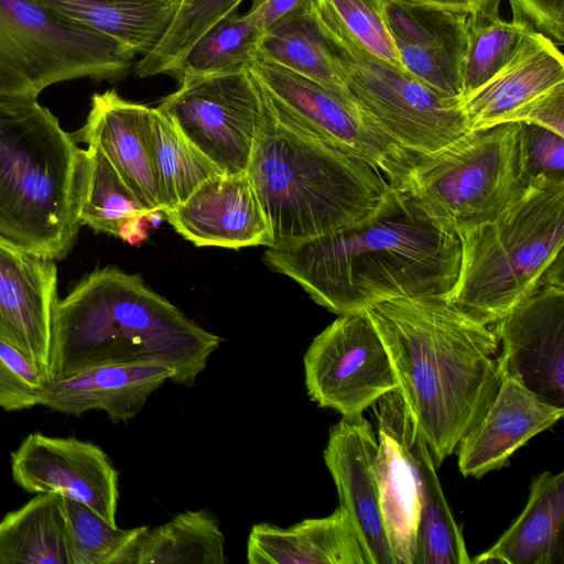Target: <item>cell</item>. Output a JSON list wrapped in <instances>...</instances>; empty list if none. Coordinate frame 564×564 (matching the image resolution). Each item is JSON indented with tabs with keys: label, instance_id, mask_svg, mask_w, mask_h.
I'll return each mask as SVG.
<instances>
[{
	"label": "cell",
	"instance_id": "cell-1",
	"mask_svg": "<svg viewBox=\"0 0 564 564\" xmlns=\"http://www.w3.org/2000/svg\"><path fill=\"white\" fill-rule=\"evenodd\" d=\"M263 260L337 315L389 300L446 296L460 263V242L399 189L389 187L362 218L307 240L268 247Z\"/></svg>",
	"mask_w": 564,
	"mask_h": 564
},
{
	"label": "cell",
	"instance_id": "cell-2",
	"mask_svg": "<svg viewBox=\"0 0 564 564\" xmlns=\"http://www.w3.org/2000/svg\"><path fill=\"white\" fill-rule=\"evenodd\" d=\"M364 312L438 468L498 392L497 337L490 326L441 294L393 299Z\"/></svg>",
	"mask_w": 564,
	"mask_h": 564
},
{
	"label": "cell",
	"instance_id": "cell-3",
	"mask_svg": "<svg viewBox=\"0 0 564 564\" xmlns=\"http://www.w3.org/2000/svg\"><path fill=\"white\" fill-rule=\"evenodd\" d=\"M221 339L151 290L140 275L98 269L57 300L48 379L106 365H159L194 386Z\"/></svg>",
	"mask_w": 564,
	"mask_h": 564
},
{
	"label": "cell",
	"instance_id": "cell-4",
	"mask_svg": "<svg viewBox=\"0 0 564 564\" xmlns=\"http://www.w3.org/2000/svg\"><path fill=\"white\" fill-rule=\"evenodd\" d=\"M262 91L263 119L247 175L269 224L271 247L322 236L366 216L389 187L386 176L302 129Z\"/></svg>",
	"mask_w": 564,
	"mask_h": 564
},
{
	"label": "cell",
	"instance_id": "cell-5",
	"mask_svg": "<svg viewBox=\"0 0 564 564\" xmlns=\"http://www.w3.org/2000/svg\"><path fill=\"white\" fill-rule=\"evenodd\" d=\"M34 98L0 97V237L62 260L77 237L91 156Z\"/></svg>",
	"mask_w": 564,
	"mask_h": 564
},
{
	"label": "cell",
	"instance_id": "cell-6",
	"mask_svg": "<svg viewBox=\"0 0 564 564\" xmlns=\"http://www.w3.org/2000/svg\"><path fill=\"white\" fill-rule=\"evenodd\" d=\"M455 234L460 263L446 297L491 326L544 284L564 282V178H530L497 217Z\"/></svg>",
	"mask_w": 564,
	"mask_h": 564
},
{
	"label": "cell",
	"instance_id": "cell-7",
	"mask_svg": "<svg viewBox=\"0 0 564 564\" xmlns=\"http://www.w3.org/2000/svg\"><path fill=\"white\" fill-rule=\"evenodd\" d=\"M387 181L453 232L491 220L529 183L521 122L469 130L429 153L404 150Z\"/></svg>",
	"mask_w": 564,
	"mask_h": 564
},
{
	"label": "cell",
	"instance_id": "cell-8",
	"mask_svg": "<svg viewBox=\"0 0 564 564\" xmlns=\"http://www.w3.org/2000/svg\"><path fill=\"white\" fill-rule=\"evenodd\" d=\"M135 54L36 0H0V97L34 98L53 84L124 77Z\"/></svg>",
	"mask_w": 564,
	"mask_h": 564
},
{
	"label": "cell",
	"instance_id": "cell-9",
	"mask_svg": "<svg viewBox=\"0 0 564 564\" xmlns=\"http://www.w3.org/2000/svg\"><path fill=\"white\" fill-rule=\"evenodd\" d=\"M321 28L348 97L398 147L429 153L469 131L458 99L437 94L404 69Z\"/></svg>",
	"mask_w": 564,
	"mask_h": 564
},
{
	"label": "cell",
	"instance_id": "cell-10",
	"mask_svg": "<svg viewBox=\"0 0 564 564\" xmlns=\"http://www.w3.org/2000/svg\"><path fill=\"white\" fill-rule=\"evenodd\" d=\"M180 82L156 108L223 175L247 173L264 112L250 69Z\"/></svg>",
	"mask_w": 564,
	"mask_h": 564
},
{
	"label": "cell",
	"instance_id": "cell-11",
	"mask_svg": "<svg viewBox=\"0 0 564 564\" xmlns=\"http://www.w3.org/2000/svg\"><path fill=\"white\" fill-rule=\"evenodd\" d=\"M303 360L311 400L345 417L362 414L399 389L386 347L364 311L338 315L313 339Z\"/></svg>",
	"mask_w": 564,
	"mask_h": 564
},
{
	"label": "cell",
	"instance_id": "cell-12",
	"mask_svg": "<svg viewBox=\"0 0 564 564\" xmlns=\"http://www.w3.org/2000/svg\"><path fill=\"white\" fill-rule=\"evenodd\" d=\"M250 72L270 100L323 142L362 159L386 178L404 149L392 142L349 97L257 56Z\"/></svg>",
	"mask_w": 564,
	"mask_h": 564
},
{
	"label": "cell",
	"instance_id": "cell-13",
	"mask_svg": "<svg viewBox=\"0 0 564 564\" xmlns=\"http://www.w3.org/2000/svg\"><path fill=\"white\" fill-rule=\"evenodd\" d=\"M490 327L501 345L496 357L501 379L563 406L564 282L544 284Z\"/></svg>",
	"mask_w": 564,
	"mask_h": 564
},
{
	"label": "cell",
	"instance_id": "cell-14",
	"mask_svg": "<svg viewBox=\"0 0 564 564\" xmlns=\"http://www.w3.org/2000/svg\"><path fill=\"white\" fill-rule=\"evenodd\" d=\"M11 473L28 492L57 494L117 525L118 471L97 445L31 433L11 453Z\"/></svg>",
	"mask_w": 564,
	"mask_h": 564
},
{
	"label": "cell",
	"instance_id": "cell-15",
	"mask_svg": "<svg viewBox=\"0 0 564 564\" xmlns=\"http://www.w3.org/2000/svg\"><path fill=\"white\" fill-rule=\"evenodd\" d=\"M381 3L402 68L437 94L459 100L467 13L398 0Z\"/></svg>",
	"mask_w": 564,
	"mask_h": 564
},
{
	"label": "cell",
	"instance_id": "cell-16",
	"mask_svg": "<svg viewBox=\"0 0 564 564\" xmlns=\"http://www.w3.org/2000/svg\"><path fill=\"white\" fill-rule=\"evenodd\" d=\"M56 282L53 259L0 237V341L28 356L47 378Z\"/></svg>",
	"mask_w": 564,
	"mask_h": 564
},
{
	"label": "cell",
	"instance_id": "cell-17",
	"mask_svg": "<svg viewBox=\"0 0 564 564\" xmlns=\"http://www.w3.org/2000/svg\"><path fill=\"white\" fill-rule=\"evenodd\" d=\"M378 437L362 415L345 417L329 429L324 462L334 480L339 507L349 516L369 564H397L381 516L375 473Z\"/></svg>",
	"mask_w": 564,
	"mask_h": 564
},
{
	"label": "cell",
	"instance_id": "cell-18",
	"mask_svg": "<svg viewBox=\"0 0 564 564\" xmlns=\"http://www.w3.org/2000/svg\"><path fill=\"white\" fill-rule=\"evenodd\" d=\"M176 232L198 247L272 246V235L247 175H217L164 210Z\"/></svg>",
	"mask_w": 564,
	"mask_h": 564
},
{
	"label": "cell",
	"instance_id": "cell-19",
	"mask_svg": "<svg viewBox=\"0 0 564 564\" xmlns=\"http://www.w3.org/2000/svg\"><path fill=\"white\" fill-rule=\"evenodd\" d=\"M152 108L128 101L111 89L91 97L86 122L69 133L95 147L151 210H162L151 142Z\"/></svg>",
	"mask_w": 564,
	"mask_h": 564
},
{
	"label": "cell",
	"instance_id": "cell-20",
	"mask_svg": "<svg viewBox=\"0 0 564 564\" xmlns=\"http://www.w3.org/2000/svg\"><path fill=\"white\" fill-rule=\"evenodd\" d=\"M563 415V406L545 401L511 378L502 379L482 419L456 449L460 474L480 478L505 467L520 447Z\"/></svg>",
	"mask_w": 564,
	"mask_h": 564
},
{
	"label": "cell",
	"instance_id": "cell-21",
	"mask_svg": "<svg viewBox=\"0 0 564 564\" xmlns=\"http://www.w3.org/2000/svg\"><path fill=\"white\" fill-rule=\"evenodd\" d=\"M564 84V57L545 35L529 29L502 68L459 100L469 130L516 121L529 104Z\"/></svg>",
	"mask_w": 564,
	"mask_h": 564
},
{
	"label": "cell",
	"instance_id": "cell-22",
	"mask_svg": "<svg viewBox=\"0 0 564 564\" xmlns=\"http://www.w3.org/2000/svg\"><path fill=\"white\" fill-rule=\"evenodd\" d=\"M372 409L395 429L417 474L421 512L413 564H470L462 529L442 489L431 451L401 393H386Z\"/></svg>",
	"mask_w": 564,
	"mask_h": 564
},
{
	"label": "cell",
	"instance_id": "cell-23",
	"mask_svg": "<svg viewBox=\"0 0 564 564\" xmlns=\"http://www.w3.org/2000/svg\"><path fill=\"white\" fill-rule=\"evenodd\" d=\"M250 564H369L348 513L304 519L288 528L253 524L247 541Z\"/></svg>",
	"mask_w": 564,
	"mask_h": 564
},
{
	"label": "cell",
	"instance_id": "cell-24",
	"mask_svg": "<svg viewBox=\"0 0 564 564\" xmlns=\"http://www.w3.org/2000/svg\"><path fill=\"white\" fill-rule=\"evenodd\" d=\"M172 376L169 368L159 365L100 366L50 380L42 405L72 415L101 410L115 423L127 422Z\"/></svg>",
	"mask_w": 564,
	"mask_h": 564
},
{
	"label": "cell",
	"instance_id": "cell-25",
	"mask_svg": "<svg viewBox=\"0 0 564 564\" xmlns=\"http://www.w3.org/2000/svg\"><path fill=\"white\" fill-rule=\"evenodd\" d=\"M564 473L535 476L524 509L511 527L471 563L558 564L563 562Z\"/></svg>",
	"mask_w": 564,
	"mask_h": 564
},
{
	"label": "cell",
	"instance_id": "cell-26",
	"mask_svg": "<svg viewBox=\"0 0 564 564\" xmlns=\"http://www.w3.org/2000/svg\"><path fill=\"white\" fill-rule=\"evenodd\" d=\"M378 426L375 473L386 535L397 564H413L421 501L416 470L388 419L373 409Z\"/></svg>",
	"mask_w": 564,
	"mask_h": 564
},
{
	"label": "cell",
	"instance_id": "cell-27",
	"mask_svg": "<svg viewBox=\"0 0 564 564\" xmlns=\"http://www.w3.org/2000/svg\"><path fill=\"white\" fill-rule=\"evenodd\" d=\"M144 56L169 29L180 0H36Z\"/></svg>",
	"mask_w": 564,
	"mask_h": 564
},
{
	"label": "cell",
	"instance_id": "cell-28",
	"mask_svg": "<svg viewBox=\"0 0 564 564\" xmlns=\"http://www.w3.org/2000/svg\"><path fill=\"white\" fill-rule=\"evenodd\" d=\"M258 57L348 97L333 46L321 28L313 6L288 13L265 31L259 44Z\"/></svg>",
	"mask_w": 564,
	"mask_h": 564
},
{
	"label": "cell",
	"instance_id": "cell-29",
	"mask_svg": "<svg viewBox=\"0 0 564 564\" xmlns=\"http://www.w3.org/2000/svg\"><path fill=\"white\" fill-rule=\"evenodd\" d=\"M70 564L63 497L36 494L0 521V564Z\"/></svg>",
	"mask_w": 564,
	"mask_h": 564
},
{
	"label": "cell",
	"instance_id": "cell-30",
	"mask_svg": "<svg viewBox=\"0 0 564 564\" xmlns=\"http://www.w3.org/2000/svg\"><path fill=\"white\" fill-rule=\"evenodd\" d=\"M225 535L207 509L186 510L147 530L134 542L126 564H224Z\"/></svg>",
	"mask_w": 564,
	"mask_h": 564
},
{
	"label": "cell",
	"instance_id": "cell-31",
	"mask_svg": "<svg viewBox=\"0 0 564 564\" xmlns=\"http://www.w3.org/2000/svg\"><path fill=\"white\" fill-rule=\"evenodd\" d=\"M262 35L250 14L234 10L192 44L173 75L182 79L249 70L258 56Z\"/></svg>",
	"mask_w": 564,
	"mask_h": 564
},
{
	"label": "cell",
	"instance_id": "cell-32",
	"mask_svg": "<svg viewBox=\"0 0 564 564\" xmlns=\"http://www.w3.org/2000/svg\"><path fill=\"white\" fill-rule=\"evenodd\" d=\"M501 0H485L467 13L462 62L463 99L495 76L516 52L527 24L500 17Z\"/></svg>",
	"mask_w": 564,
	"mask_h": 564
},
{
	"label": "cell",
	"instance_id": "cell-33",
	"mask_svg": "<svg viewBox=\"0 0 564 564\" xmlns=\"http://www.w3.org/2000/svg\"><path fill=\"white\" fill-rule=\"evenodd\" d=\"M151 142L162 212L185 202L205 181L223 175L158 108H152Z\"/></svg>",
	"mask_w": 564,
	"mask_h": 564
},
{
	"label": "cell",
	"instance_id": "cell-34",
	"mask_svg": "<svg viewBox=\"0 0 564 564\" xmlns=\"http://www.w3.org/2000/svg\"><path fill=\"white\" fill-rule=\"evenodd\" d=\"M70 564H126L148 527L121 529L88 507L63 497Z\"/></svg>",
	"mask_w": 564,
	"mask_h": 564
},
{
	"label": "cell",
	"instance_id": "cell-35",
	"mask_svg": "<svg viewBox=\"0 0 564 564\" xmlns=\"http://www.w3.org/2000/svg\"><path fill=\"white\" fill-rule=\"evenodd\" d=\"M243 0H180L175 15L158 45L135 64L139 77L173 75L192 44L214 23L237 10Z\"/></svg>",
	"mask_w": 564,
	"mask_h": 564
},
{
	"label": "cell",
	"instance_id": "cell-36",
	"mask_svg": "<svg viewBox=\"0 0 564 564\" xmlns=\"http://www.w3.org/2000/svg\"><path fill=\"white\" fill-rule=\"evenodd\" d=\"M90 151L91 166L80 210V225L111 236L130 217L151 209L128 187L108 159L95 147Z\"/></svg>",
	"mask_w": 564,
	"mask_h": 564
},
{
	"label": "cell",
	"instance_id": "cell-37",
	"mask_svg": "<svg viewBox=\"0 0 564 564\" xmlns=\"http://www.w3.org/2000/svg\"><path fill=\"white\" fill-rule=\"evenodd\" d=\"M313 9L323 28L344 35L369 54L402 68L381 0H314Z\"/></svg>",
	"mask_w": 564,
	"mask_h": 564
},
{
	"label": "cell",
	"instance_id": "cell-38",
	"mask_svg": "<svg viewBox=\"0 0 564 564\" xmlns=\"http://www.w3.org/2000/svg\"><path fill=\"white\" fill-rule=\"evenodd\" d=\"M50 379L23 352L0 341V408L19 411L42 405Z\"/></svg>",
	"mask_w": 564,
	"mask_h": 564
},
{
	"label": "cell",
	"instance_id": "cell-39",
	"mask_svg": "<svg viewBox=\"0 0 564 564\" xmlns=\"http://www.w3.org/2000/svg\"><path fill=\"white\" fill-rule=\"evenodd\" d=\"M521 128L529 180L538 175L564 178V137L531 123L521 122Z\"/></svg>",
	"mask_w": 564,
	"mask_h": 564
},
{
	"label": "cell",
	"instance_id": "cell-40",
	"mask_svg": "<svg viewBox=\"0 0 564 564\" xmlns=\"http://www.w3.org/2000/svg\"><path fill=\"white\" fill-rule=\"evenodd\" d=\"M512 21L527 24L557 46L564 43V0H508Z\"/></svg>",
	"mask_w": 564,
	"mask_h": 564
},
{
	"label": "cell",
	"instance_id": "cell-41",
	"mask_svg": "<svg viewBox=\"0 0 564 564\" xmlns=\"http://www.w3.org/2000/svg\"><path fill=\"white\" fill-rule=\"evenodd\" d=\"M516 121L540 126L564 137V84L529 104Z\"/></svg>",
	"mask_w": 564,
	"mask_h": 564
},
{
	"label": "cell",
	"instance_id": "cell-42",
	"mask_svg": "<svg viewBox=\"0 0 564 564\" xmlns=\"http://www.w3.org/2000/svg\"><path fill=\"white\" fill-rule=\"evenodd\" d=\"M313 3L314 0H251L247 13L254 19L264 33L282 17L312 7Z\"/></svg>",
	"mask_w": 564,
	"mask_h": 564
},
{
	"label": "cell",
	"instance_id": "cell-43",
	"mask_svg": "<svg viewBox=\"0 0 564 564\" xmlns=\"http://www.w3.org/2000/svg\"><path fill=\"white\" fill-rule=\"evenodd\" d=\"M150 227L152 226L149 220L148 212L124 220L119 228L118 237L130 245L139 246L148 238Z\"/></svg>",
	"mask_w": 564,
	"mask_h": 564
},
{
	"label": "cell",
	"instance_id": "cell-44",
	"mask_svg": "<svg viewBox=\"0 0 564 564\" xmlns=\"http://www.w3.org/2000/svg\"><path fill=\"white\" fill-rule=\"evenodd\" d=\"M406 3L436 7L458 12L468 13L476 9L485 0H398Z\"/></svg>",
	"mask_w": 564,
	"mask_h": 564
}]
</instances>
